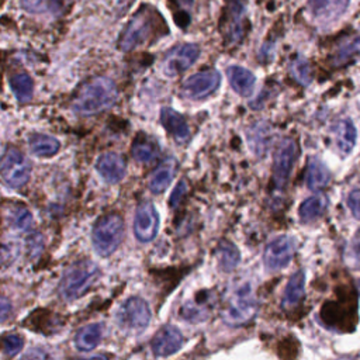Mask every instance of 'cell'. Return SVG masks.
Instances as JSON below:
<instances>
[{
	"mask_svg": "<svg viewBox=\"0 0 360 360\" xmlns=\"http://www.w3.org/2000/svg\"><path fill=\"white\" fill-rule=\"evenodd\" d=\"M167 34L169 28L160 11L152 4L143 3L121 31L117 46L121 51H132L142 45L153 44Z\"/></svg>",
	"mask_w": 360,
	"mask_h": 360,
	"instance_id": "cell-1",
	"label": "cell"
},
{
	"mask_svg": "<svg viewBox=\"0 0 360 360\" xmlns=\"http://www.w3.org/2000/svg\"><path fill=\"white\" fill-rule=\"evenodd\" d=\"M117 100L112 80L104 76L93 77L83 83L72 100V108L79 115H93L107 110Z\"/></svg>",
	"mask_w": 360,
	"mask_h": 360,
	"instance_id": "cell-2",
	"label": "cell"
},
{
	"mask_svg": "<svg viewBox=\"0 0 360 360\" xmlns=\"http://www.w3.org/2000/svg\"><path fill=\"white\" fill-rule=\"evenodd\" d=\"M100 271L97 264L90 260H79L70 264L59 283V294L65 301H75L94 284Z\"/></svg>",
	"mask_w": 360,
	"mask_h": 360,
	"instance_id": "cell-3",
	"label": "cell"
},
{
	"mask_svg": "<svg viewBox=\"0 0 360 360\" xmlns=\"http://www.w3.org/2000/svg\"><path fill=\"white\" fill-rule=\"evenodd\" d=\"M256 311L257 300L253 287L249 281H242L231 291L222 309V318L228 325L239 326L249 322Z\"/></svg>",
	"mask_w": 360,
	"mask_h": 360,
	"instance_id": "cell-4",
	"label": "cell"
},
{
	"mask_svg": "<svg viewBox=\"0 0 360 360\" xmlns=\"http://www.w3.org/2000/svg\"><path fill=\"white\" fill-rule=\"evenodd\" d=\"M249 21L246 18V0H224L219 18V32L228 48L238 46L246 37Z\"/></svg>",
	"mask_w": 360,
	"mask_h": 360,
	"instance_id": "cell-5",
	"label": "cell"
},
{
	"mask_svg": "<svg viewBox=\"0 0 360 360\" xmlns=\"http://www.w3.org/2000/svg\"><path fill=\"white\" fill-rule=\"evenodd\" d=\"M124 238V221L120 214H105L100 217L91 231L94 250L100 256H110L120 246Z\"/></svg>",
	"mask_w": 360,
	"mask_h": 360,
	"instance_id": "cell-6",
	"label": "cell"
},
{
	"mask_svg": "<svg viewBox=\"0 0 360 360\" xmlns=\"http://www.w3.org/2000/svg\"><path fill=\"white\" fill-rule=\"evenodd\" d=\"M150 321V309L141 297H131L117 311V323L127 333H141Z\"/></svg>",
	"mask_w": 360,
	"mask_h": 360,
	"instance_id": "cell-7",
	"label": "cell"
},
{
	"mask_svg": "<svg viewBox=\"0 0 360 360\" xmlns=\"http://www.w3.org/2000/svg\"><path fill=\"white\" fill-rule=\"evenodd\" d=\"M31 165L27 158L14 146H7L1 156V177L13 188L27 184Z\"/></svg>",
	"mask_w": 360,
	"mask_h": 360,
	"instance_id": "cell-8",
	"label": "cell"
},
{
	"mask_svg": "<svg viewBox=\"0 0 360 360\" xmlns=\"http://www.w3.org/2000/svg\"><path fill=\"white\" fill-rule=\"evenodd\" d=\"M298 156L297 142L291 138H285L280 142L274 152L273 159V183L276 187L283 188L290 177L294 163Z\"/></svg>",
	"mask_w": 360,
	"mask_h": 360,
	"instance_id": "cell-9",
	"label": "cell"
},
{
	"mask_svg": "<svg viewBox=\"0 0 360 360\" xmlns=\"http://www.w3.org/2000/svg\"><path fill=\"white\" fill-rule=\"evenodd\" d=\"M219 83H221V75L214 69H207L190 76L184 82L181 87V93L187 98L202 100L210 94H212L219 87Z\"/></svg>",
	"mask_w": 360,
	"mask_h": 360,
	"instance_id": "cell-10",
	"label": "cell"
},
{
	"mask_svg": "<svg viewBox=\"0 0 360 360\" xmlns=\"http://www.w3.org/2000/svg\"><path fill=\"white\" fill-rule=\"evenodd\" d=\"M159 231V215L155 205L143 201L136 207L134 218V233L139 242H150Z\"/></svg>",
	"mask_w": 360,
	"mask_h": 360,
	"instance_id": "cell-11",
	"label": "cell"
},
{
	"mask_svg": "<svg viewBox=\"0 0 360 360\" xmlns=\"http://www.w3.org/2000/svg\"><path fill=\"white\" fill-rule=\"evenodd\" d=\"M200 48L194 44H181L174 46L165 58L163 72L167 76L184 73L198 58Z\"/></svg>",
	"mask_w": 360,
	"mask_h": 360,
	"instance_id": "cell-12",
	"label": "cell"
},
{
	"mask_svg": "<svg viewBox=\"0 0 360 360\" xmlns=\"http://www.w3.org/2000/svg\"><path fill=\"white\" fill-rule=\"evenodd\" d=\"M295 245L290 236L281 235L270 240L264 249V266L269 270H280L285 267L294 255Z\"/></svg>",
	"mask_w": 360,
	"mask_h": 360,
	"instance_id": "cell-13",
	"label": "cell"
},
{
	"mask_svg": "<svg viewBox=\"0 0 360 360\" xmlns=\"http://www.w3.org/2000/svg\"><path fill=\"white\" fill-rule=\"evenodd\" d=\"M181 345H183V335L177 328L172 325L162 326L150 342L152 352L158 357H165L176 353L181 347Z\"/></svg>",
	"mask_w": 360,
	"mask_h": 360,
	"instance_id": "cell-14",
	"label": "cell"
},
{
	"mask_svg": "<svg viewBox=\"0 0 360 360\" xmlns=\"http://www.w3.org/2000/svg\"><path fill=\"white\" fill-rule=\"evenodd\" d=\"M347 4L349 0H308V10L316 21L330 22L346 11Z\"/></svg>",
	"mask_w": 360,
	"mask_h": 360,
	"instance_id": "cell-15",
	"label": "cell"
},
{
	"mask_svg": "<svg viewBox=\"0 0 360 360\" xmlns=\"http://www.w3.org/2000/svg\"><path fill=\"white\" fill-rule=\"evenodd\" d=\"M96 169L101 177L108 183H117L125 176V160L114 152H107L98 156Z\"/></svg>",
	"mask_w": 360,
	"mask_h": 360,
	"instance_id": "cell-16",
	"label": "cell"
},
{
	"mask_svg": "<svg viewBox=\"0 0 360 360\" xmlns=\"http://www.w3.org/2000/svg\"><path fill=\"white\" fill-rule=\"evenodd\" d=\"M160 121L166 132L172 138H174L177 142H184L188 139L190 129H188L187 121L177 111L169 107H163L160 111Z\"/></svg>",
	"mask_w": 360,
	"mask_h": 360,
	"instance_id": "cell-17",
	"label": "cell"
},
{
	"mask_svg": "<svg viewBox=\"0 0 360 360\" xmlns=\"http://www.w3.org/2000/svg\"><path fill=\"white\" fill-rule=\"evenodd\" d=\"M177 170V160L174 158L165 159L150 174L148 187L152 193L159 194L163 193L167 186L170 184L172 179L174 177V173Z\"/></svg>",
	"mask_w": 360,
	"mask_h": 360,
	"instance_id": "cell-18",
	"label": "cell"
},
{
	"mask_svg": "<svg viewBox=\"0 0 360 360\" xmlns=\"http://www.w3.org/2000/svg\"><path fill=\"white\" fill-rule=\"evenodd\" d=\"M226 76L229 80L231 87L242 97H248L252 94L255 89V76L250 70L242 68V66H229L226 69Z\"/></svg>",
	"mask_w": 360,
	"mask_h": 360,
	"instance_id": "cell-19",
	"label": "cell"
},
{
	"mask_svg": "<svg viewBox=\"0 0 360 360\" xmlns=\"http://www.w3.org/2000/svg\"><path fill=\"white\" fill-rule=\"evenodd\" d=\"M8 84L18 100V103L25 104L32 98V90H34V83L30 75L24 70H13L8 73Z\"/></svg>",
	"mask_w": 360,
	"mask_h": 360,
	"instance_id": "cell-20",
	"label": "cell"
},
{
	"mask_svg": "<svg viewBox=\"0 0 360 360\" xmlns=\"http://www.w3.org/2000/svg\"><path fill=\"white\" fill-rule=\"evenodd\" d=\"M210 305V295L207 291H200L193 301L183 304L179 314L188 322H200L207 316V307Z\"/></svg>",
	"mask_w": 360,
	"mask_h": 360,
	"instance_id": "cell-21",
	"label": "cell"
},
{
	"mask_svg": "<svg viewBox=\"0 0 360 360\" xmlns=\"http://www.w3.org/2000/svg\"><path fill=\"white\" fill-rule=\"evenodd\" d=\"M101 336H103V325L90 323L77 330L75 336V345L82 352H90L100 343Z\"/></svg>",
	"mask_w": 360,
	"mask_h": 360,
	"instance_id": "cell-22",
	"label": "cell"
},
{
	"mask_svg": "<svg viewBox=\"0 0 360 360\" xmlns=\"http://www.w3.org/2000/svg\"><path fill=\"white\" fill-rule=\"evenodd\" d=\"M304 287H305V274L302 270L295 271L284 290L283 295V307L284 308H291L295 307L304 297Z\"/></svg>",
	"mask_w": 360,
	"mask_h": 360,
	"instance_id": "cell-23",
	"label": "cell"
},
{
	"mask_svg": "<svg viewBox=\"0 0 360 360\" xmlns=\"http://www.w3.org/2000/svg\"><path fill=\"white\" fill-rule=\"evenodd\" d=\"M28 145L31 152L35 156L39 158H49L58 153L59 150V141L55 139L53 136L44 135V134H34L28 139Z\"/></svg>",
	"mask_w": 360,
	"mask_h": 360,
	"instance_id": "cell-24",
	"label": "cell"
},
{
	"mask_svg": "<svg viewBox=\"0 0 360 360\" xmlns=\"http://www.w3.org/2000/svg\"><path fill=\"white\" fill-rule=\"evenodd\" d=\"M336 143L342 153H350L356 145V128L350 120H342L335 125Z\"/></svg>",
	"mask_w": 360,
	"mask_h": 360,
	"instance_id": "cell-25",
	"label": "cell"
},
{
	"mask_svg": "<svg viewBox=\"0 0 360 360\" xmlns=\"http://www.w3.org/2000/svg\"><path fill=\"white\" fill-rule=\"evenodd\" d=\"M132 158L139 163H150L153 162L159 155V146L155 141L142 136L134 141L132 148Z\"/></svg>",
	"mask_w": 360,
	"mask_h": 360,
	"instance_id": "cell-26",
	"label": "cell"
},
{
	"mask_svg": "<svg viewBox=\"0 0 360 360\" xmlns=\"http://www.w3.org/2000/svg\"><path fill=\"white\" fill-rule=\"evenodd\" d=\"M217 259L222 270L231 271L239 264L240 255L233 243H231L229 240H222L217 248Z\"/></svg>",
	"mask_w": 360,
	"mask_h": 360,
	"instance_id": "cell-27",
	"label": "cell"
},
{
	"mask_svg": "<svg viewBox=\"0 0 360 360\" xmlns=\"http://www.w3.org/2000/svg\"><path fill=\"white\" fill-rule=\"evenodd\" d=\"M69 0H21V7L28 13L58 14L66 8Z\"/></svg>",
	"mask_w": 360,
	"mask_h": 360,
	"instance_id": "cell-28",
	"label": "cell"
},
{
	"mask_svg": "<svg viewBox=\"0 0 360 360\" xmlns=\"http://www.w3.org/2000/svg\"><path fill=\"white\" fill-rule=\"evenodd\" d=\"M330 180L328 169L319 160H311L307 170V186L311 190H319L325 187Z\"/></svg>",
	"mask_w": 360,
	"mask_h": 360,
	"instance_id": "cell-29",
	"label": "cell"
},
{
	"mask_svg": "<svg viewBox=\"0 0 360 360\" xmlns=\"http://www.w3.org/2000/svg\"><path fill=\"white\" fill-rule=\"evenodd\" d=\"M326 207V200L322 195H312L309 198H307L298 210L300 218L304 222H311L315 221L316 218H319L323 212Z\"/></svg>",
	"mask_w": 360,
	"mask_h": 360,
	"instance_id": "cell-30",
	"label": "cell"
},
{
	"mask_svg": "<svg viewBox=\"0 0 360 360\" xmlns=\"http://www.w3.org/2000/svg\"><path fill=\"white\" fill-rule=\"evenodd\" d=\"M8 225L15 231H28L32 225V215L24 205H13L7 212Z\"/></svg>",
	"mask_w": 360,
	"mask_h": 360,
	"instance_id": "cell-31",
	"label": "cell"
},
{
	"mask_svg": "<svg viewBox=\"0 0 360 360\" xmlns=\"http://www.w3.org/2000/svg\"><path fill=\"white\" fill-rule=\"evenodd\" d=\"M24 340L17 333H8L3 336V353L6 357H14L21 352Z\"/></svg>",
	"mask_w": 360,
	"mask_h": 360,
	"instance_id": "cell-32",
	"label": "cell"
},
{
	"mask_svg": "<svg viewBox=\"0 0 360 360\" xmlns=\"http://www.w3.org/2000/svg\"><path fill=\"white\" fill-rule=\"evenodd\" d=\"M21 360H53V356L44 347H37L28 350Z\"/></svg>",
	"mask_w": 360,
	"mask_h": 360,
	"instance_id": "cell-33",
	"label": "cell"
},
{
	"mask_svg": "<svg viewBox=\"0 0 360 360\" xmlns=\"http://www.w3.org/2000/svg\"><path fill=\"white\" fill-rule=\"evenodd\" d=\"M347 205H349L353 217L360 219V188L350 191V194L347 197Z\"/></svg>",
	"mask_w": 360,
	"mask_h": 360,
	"instance_id": "cell-34",
	"label": "cell"
},
{
	"mask_svg": "<svg viewBox=\"0 0 360 360\" xmlns=\"http://www.w3.org/2000/svg\"><path fill=\"white\" fill-rule=\"evenodd\" d=\"M292 72L297 76V79H300L302 83H307L309 80L308 65L305 63V60H295L292 66Z\"/></svg>",
	"mask_w": 360,
	"mask_h": 360,
	"instance_id": "cell-35",
	"label": "cell"
},
{
	"mask_svg": "<svg viewBox=\"0 0 360 360\" xmlns=\"http://www.w3.org/2000/svg\"><path fill=\"white\" fill-rule=\"evenodd\" d=\"M186 191H187V187H186V183L184 181H180L177 184V187L174 188L172 197H170V205L174 208L177 204H180V200L186 195Z\"/></svg>",
	"mask_w": 360,
	"mask_h": 360,
	"instance_id": "cell-36",
	"label": "cell"
},
{
	"mask_svg": "<svg viewBox=\"0 0 360 360\" xmlns=\"http://www.w3.org/2000/svg\"><path fill=\"white\" fill-rule=\"evenodd\" d=\"M10 308V304H8V301L3 297L1 298V321L4 322L6 321V318H7V309Z\"/></svg>",
	"mask_w": 360,
	"mask_h": 360,
	"instance_id": "cell-37",
	"label": "cell"
},
{
	"mask_svg": "<svg viewBox=\"0 0 360 360\" xmlns=\"http://www.w3.org/2000/svg\"><path fill=\"white\" fill-rule=\"evenodd\" d=\"M83 360H107V357H104V356H91V357L83 359Z\"/></svg>",
	"mask_w": 360,
	"mask_h": 360,
	"instance_id": "cell-38",
	"label": "cell"
},
{
	"mask_svg": "<svg viewBox=\"0 0 360 360\" xmlns=\"http://www.w3.org/2000/svg\"><path fill=\"white\" fill-rule=\"evenodd\" d=\"M359 290H360V281H359Z\"/></svg>",
	"mask_w": 360,
	"mask_h": 360,
	"instance_id": "cell-39",
	"label": "cell"
},
{
	"mask_svg": "<svg viewBox=\"0 0 360 360\" xmlns=\"http://www.w3.org/2000/svg\"><path fill=\"white\" fill-rule=\"evenodd\" d=\"M342 360H343V359H342ZM345 360H346V359H345Z\"/></svg>",
	"mask_w": 360,
	"mask_h": 360,
	"instance_id": "cell-40",
	"label": "cell"
}]
</instances>
